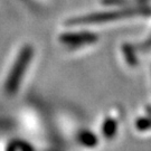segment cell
<instances>
[{
  "mask_svg": "<svg viewBox=\"0 0 151 151\" xmlns=\"http://www.w3.org/2000/svg\"><path fill=\"white\" fill-rule=\"evenodd\" d=\"M80 139H81V142L83 145L88 147L94 146L96 143V138L95 135L91 133V132H83L81 135H80Z\"/></svg>",
  "mask_w": 151,
  "mask_h": 151,
  "instance_id": "5b68a950",
  "label": "cell"
},
{
  "mask_svg": "<svg viewBox=\"0 0 151 151\" xmlns=\"http://www.w3.org/2000/svg\"><path fill=\"white\" fill-rule=\"evenodd\" d=\"M142 12L141 10H133V9H129V10H120V11H108V12H99V14H93L90 16H85L74 20L73 24H82V25H86V24H95V22H111V20H119L122 18H127L135 14H140Z\"/></svg>",
  "mask_w": 151,
  "mask_h": 151,
  "instance_id": "6da1fadb",
  "label": "cell"
},
{
  "mask_svg": "<svg viewBox=\"0 0 151 151\" xmlns=\"http://www.w3.org/2000/svg\"><path fill=\"white\" fill-rule=\"evenodd\" d=\"M32 50L30 47H25L24 50L20 53V56L17 60L16 65L14 66L12 72L9 76V82L7 84V90L9 92L16 91V87H18L19 82L22 81V76L24 74V70L27 67L28 63L32 57Z\"/></svg>",
  "mask_w": 151,
  "mask_h": 151,
  "instance_id": "7a4b0ae2",
  "label": "cell"
},
{
  "mask_svg": "<svg viewBox=\"0 0 151 151\" xmlns=\"http://www.w3.org/2000/svg\"><path fill=\"white\" fill-rule=\"evenodd\" d=\"M99 37L95 34L92 32H70L65 34L60 37V40L68 46H83V45H88V44L95 43Z\"/></svg>",
  "mask_w": 151,
  "mask_h": 151,
  "instance_id": "3957f363",
  "label": "cell"
},
{
  "mask_svg": "<svg viewBox=\"0 0 151 151\" xmlns=\"http://www.w3.org/2000/svg\"><path fill=\"white\" fill-rule=\"evenodd\" d=\"M102 131L105 138H112L116 131V121L110 118L105 119L102 127Z\"/></svg>",
  "mask_w": 151,
  "mask_h": 151,
  "instance_id": "277c9868",
  "label": "cell"
}]
</instances>
